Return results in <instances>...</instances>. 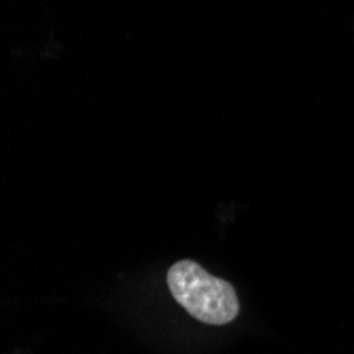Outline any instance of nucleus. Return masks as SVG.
I'll return each mask as SVG.
<instances>
[{
    "label": "nucleus",
    "instance_id": "1",
    "mask_svg": "<svg viewBox=\"0 0 354 354\" xmlns=\"http://www.w3.org/2000/svg\"><path fill=\"white\" fill-rule=\"evenodd\" d=\"M172 297L204 325H227L238 316L240 301L236 288L223 278L210 276L191 259L176 261L166 276Z\"/></svg>",
    "mask_w": 354,
    "mask_h": 354
}]
</instances>
